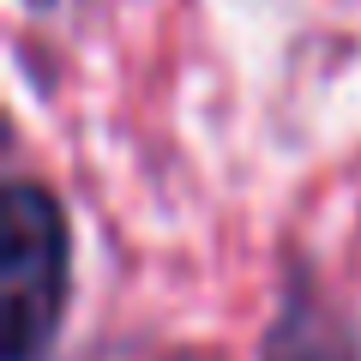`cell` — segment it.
<instances>
[{
	"label": "cell",
	"mask_w": 361,
	"mask_h": 361,
	"mask_svg": "<svg viewBox=\"0 0 361 361\" xmlns=\"http://www.w3.org/2000/svg\"><path fill=\"white\" fill-rule=\"evenodd\" d=\"M265 361H361V337L313 283H295L271 319Z\"/></svg>",
	"instance_id": "7a4b0ae2"
},
{
	"label": "cell",
	"mask_w": 361,
	"mask_h": 361,
	"mask_svg": "<svg viewBox=\"0 0 361 361\" xmlns=\"http://www.w3.org/2000/svg\"><path fill=\"white\" fill-rule=\"evenodd\" d=\"M0 283H6V361H49L73 289V229L49 187L13 180L0 217Z\"/></svg>",
	"instance_id": "6da1fadb"
}]
</instances>
